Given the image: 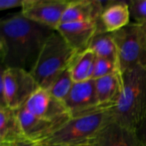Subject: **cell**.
Listing matches in <instances>:
<instances>
[{"instance_id": "cell-13", "label": "cell", "mask_w": 146, "mask_h": 146, "mask_svg": "<svg viewBox=\"0 0 146 146\" xmlns=\"http://www.w3.org/2000/svg\"><path fill=\"white\" fill-rule=\"evenodd\" d=\"M131 13L127 2H108L104 9L99 25L102 32L114 33L131 23Z\"/></svg>"}, {"instance_id": "cell-6", "label": "cell", "mask_w": 146, "mask_h": 146, "mask_svg": "<svg viewBox=\"0 0 146 146\" xmlns=\"http://www.w3.org/2000/svg\"><path fill=\"white\" fill-rule=\"evenodd\" d=\"M118 50V62L121 73L137 65L146 63V33L140 25L131 22L113 33Z\"/></svg>"}, {"instance_id": "cell-24", "label": "cell", "mask_w": 146, "mask_h": 146, "mask_svg": "<svg viewBox=\"0 0 146 146\" xmlns=\"http://www.w3.org/2000/svg\"><path fill=\"white\" fill-rule=\"evenodd\" d=\"M138 134H139L140 139L143 142H146V121H145V123L142 125V127L139 129Z\"/></svg>"}, {"instance_id": "cell-4", "label": "cell", "mask_w": 146, "mask_h": 146, "mask_svg": "<svg viewBox=\"0 0 146 146\" xmlns=\"http://www.w3.org/2000/svg\"><path fill=\"white\" fill-rule=\"evenodd\" d=\"M76 54L55 31L43 44L30 73L39 87L47 89L52 81L69 67Z\"/></svg>"}, {"instance_id": "cell-26", "label": "cell", "mask_w": 146, "mask_h": 146, "mask_svg": "<svg viewBox=\"0 0 146 146\" xmlns=\"http://www.w3.org/2000/svg\"><path fill=\"white\" fill-rule=\"evenodd\" d=\"M143 142V141H142ZM143 146H146V142H143Z\"/></svg>"}, {"instance_id": "cell-16", "label": "cell", "mask_w": 146, "mask_h": 146, "mask_svg": "<svg viewBox=\"0 0 146 146\" xmlns=\"http://www.w3.org/2000/svg\"><path fill=\"white\" fill-rule=\"evenodd\" d=\"M22 139H26L16 110L0 106V146H12Z\"/></svg>"}, {"instance_id": "cell-12", "label": "cell", "mask_w": 146, "mask_h": 146, "mask_svg": "<svg viewBox=\"0 0 146 146\" xmlns=\"http://www.w3.org/2000/svg\"><path fill=\"white\" fill-rule=\"evenodd\" d=\"M108 2L96 0L69 1L62 18V23L98 22L100 15Z\"/></svg>"}, {"instance_id": "cell-1", "label": "cell", "mask_w": 146, "mask_h": 146, "mask_svg": "<svg viewBox=\"0 0 146 146\" xmlns=\"http://www.w3.org/2000/svg\"><path fill=\"white\" fill-rule=\"evenodd\" d=\"M54 30L25 17L21 12L0 23V55L3 68L31 71L47 38Z\"/></svg>"}, {"instance_id": "cell-14", "label": "cell", "mask_w": 146, "mask_h": 146, "mask_svg": "<svg viewBox=\"0 0 146 146\" xmlns=\"http://www.w3.org/2000/svg\"><path fill=\"white\" fill-rule=\"evenodd\" d=\"M99 107L114 108L119 102L123 91V78L121 71L94 80Z\"/></svg>"}, {"instance_id": "cell-25", "label": "cell", "mask_w": 146, "mask_h": 146, "mask_svg": "<svg viewBox=\"0 0 146 146\" xmlns=\"http://www.w3.org/2000/svg\"><path fill=\"white\" fill-rule=\"evenodd\" d=\"M141 27H142V28L144 29V31L145 32V33H146V24L145 25H140Z\"/></svg>"}, {"instance_id": "cell-3", "label": "cell", "mask_w": 146, "mask_h": 146, "mask_svg": "<svg viewBox=\"0 0 146 146\" xmlns=\"http://www.w3.org/2000/svg\"><path fill=\"white\" fill-rule=\"evenodd\" d=\"M123 91L112 119L136 132L146 121V63L122 73Z\"/></svg>"}, {"instance_id": "cell-2", "label": "cell", "mask_w": 146, "mask_h": 146, "mask_svg": "<svg viewBox=\"0 0 146 146\" xmlns=\"http://www.w3.org/2000/svg\"><path fill=\"white\" fill-rule=\"evenodd\" d=\"M112 109L99 107L71 115L35 143L40 146H92L104 127L112 120Z\"/></svg>"}, {"instance_id": "cell-21", "label": "cell", "mask_w": 146, "mask_h": 146, "mask_svg": "<svg viewBox=\"0 0 146 146\" xmlns=\"http://www.w3.org/2000/svg\"><path fill=\"white\" fill-rule=\"evenodd\" d=\"M133 23L138 25L146 24V0H131L127 2Z\"/></svg>"}, {"instance_id": "cell-11", "label": "cell", "mask_w": 146, "mask_h": 146, "mask_svg": "<svg viewBox=\"0 0 146 146\" xmlns=\"http://www.w3.org/2000/svg\"><path fill=\"white\" fill-rule=\"evenodd\" d=\"M92 146H143L138 132L113 119L107 123Z\"/></svg>"}, {"instance_id": "cell-8", "label": "cell", "mask_w": 146, "mask_h": 146, "mask_svg": "<svg viewBox=\"0 0 146 146\" xmlns=\"http://www.w3.org/2000/svg\"><path fill=\"white\" fill-rule=\"evenodd\" d=\"M23 107L35 116L56 125L71 116L65 104L42 87L33 93Z\"/></svg>"}, {"instance_id": "cell-23", "label": "cell", "mask_w": 146, "mask_h": 146, "mask_svg": "<svg viewBox=\"0 0 146 146\" xmlns=\"http://www.w3.org/2000/svg\"><path fill=\"white\" fill-rule=\"evenodd\" d=\"M12 146H40L39 145H38L35 142L27 140V139H22L20 140L18 142H16L15 144H14Z\"/></svg>"}, {"instance_id": "cell-5", "label": "cell", "mask_w": 146, "mask_h": 146, "mask_svg": "<svg viewBox=\"0 0 146 146\" xmlns=\"http://www.w3.org/2000/svg\"><path fill=\"white\" fill-rule=\"evenodd\" d=\"M0 106L17 110L39 87L32 74L23 68H3L1 73Z\"/></svg>"}, {"instance_id": "cell-15", "label": "cell", "mask_w": 146, "mask_h": 146, "mask_svg": "<svg viewBox=\"0 0 146 146\" xmlns=\"http://www.w3.org/2000/svg\"><path fill=\"white\" fill-rule=\"evenodd\" d=\"M23 135L26 139L38 142L44 138L56 125L30 113L24 107L16 110Z\"/></svg>"}, {"instance_id": "cell-20", "label": "cell", "mask_w": 146, "mask_h": 146, "mask_svg": "<svg viewBox=\"0 0 146 146\" xmlns=\"http://www.w3.org/2000/svg\"><path fill=\"white\" fill-rule=\"evenodd\" d=\"M119 71H121V68L117 62L106 58L97 57L94 66L92 80H97Z\"/></svg>"}, {"instance_id": "cell-22", "label": "cell", "mask_w": 146, "mask_h": 146, "mask_svg": "<svg viewBox=\"0 0 146 146\" xmlns=\"http://www.w3.org/2000/svg\"><path fill=\"white\" fill-rule=\"evenodd\" d=\"M25 0H1L0 1V9L6 10L15 8L23 7Z\"/></svg>"}, {"instance_id": "cell-19", "label": "cell", "mask_w": 146, "mask_h": 146, "mask_svg": "<svg viewBox=\"0 0 146 146\" xmlns=\"http://www.w3.org/2000/svg\"><path fill=\"white\" fill-rule=\"evenodd\" d=\"M74 83L70 71L68 68L52 81L46 90H48L55 98L63 103L68 96Z\"/></svg>"}, {"instance_id": "cell-18", "label": "cell", "mask_w": 146, "mask_h": 146, "mask_svg": "<svg viewBox=\"0 0 146 146\" xmlns=\"http://www.w3.org/2000/svg\"><path fill=\"white\" fill-rule=\"evenodd\" d=\"M88 49L92 50L97 57L106 58L118 62V50L113 33L105 32L97 33L92 39Z\"/></svg>"}, {"instance_id": "cell-17", "label": "cell", "mask_w": 146, "mask_h": 146, "mask_svg": "<svg viewBox=\"0 0 146 146\" xmlns=\"http://www.w3.org/2000/svg\"><path fill=\"white\" fill-rule=\"evenodd\" d=\"M96 59L97 56L90 49L75 55L68 67L74 83L92 80Z\"/></svg>"}, {"instance_id": "cell-10", "label": "cell", "mask_w": 146, "mask_h": 146, "mask_svg": "<svg viewBox=\"0 0 146 146\" xmlns=\"http://www.w3.org/2000/svg\"><path fill=\"white\" fill-rule=\"evenodd\" d=\"M63 104L70 115H80L99 108L96 94L95 80H89L74 83Z\"/></svg>"}, {"instance_id": "cell-9", "label": "cell", "mask_w": 146, "mask_h": 146, "mask_svg": "<svg viewBox=\"0 0 146 146\" xmlns=\"http://www.w3.org/2000/svg\"><path fill=\"white\" fill-rule=\"evenodd\" d=\"M56 31L76 53L88 49L93 37L101 33L99 21L61 23Z\"/></svg>"}, {"instance_id": "cell-7", "label": "cell", "mask_w": 146, "mask_h": 146, "mask_svg": "<svg viewBox=\"0 0 146 146\" xmlns=\"http://www.w3.org/2000/svg\"><path fill=\"white\" fill-rule=\"evenodd\" d=\"M68 2L67 0H25L21 12L27 19L56 31L62 23Z\"/></svg>"}]
</instances>
